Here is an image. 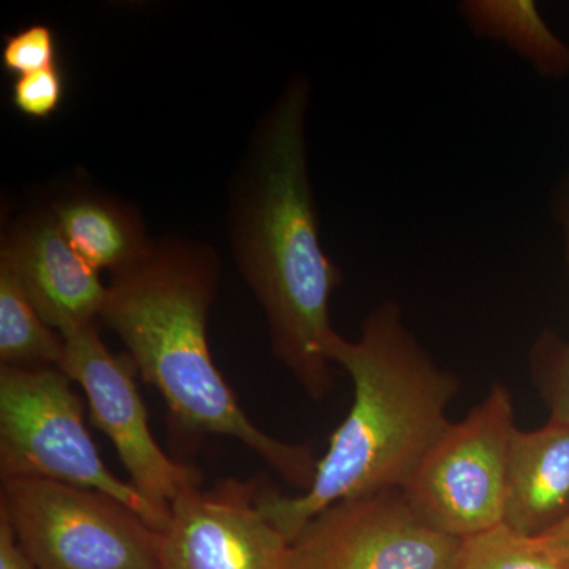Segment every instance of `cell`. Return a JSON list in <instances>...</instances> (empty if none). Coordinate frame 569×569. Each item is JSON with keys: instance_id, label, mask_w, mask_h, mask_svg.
I'll list each match as a JSON object with an SVG mask.
<instances>
[{"instance_id": "4fadbf2b", "label": "cell", "mask_w": 569, "mask_h": 569, "mask_svg": "<svg viewBox=\"0 0 569 569\" xmlns=\"http://www.w3.org/2000/svg\"><path fill=\"white\" fill-rule=\"evenodd\" d=\"M458 11L475 37L500 41L539 77H568L569 44L549 28L533 0H463Z\"/></svg>"}, {"instance_id": "5bb4252c", "label": "cell", "mask_w": 569, "mask_h": 569, "mask_svg": "<svg viewBox=\"0 0 569 569\" xmlns=\"http://www.w3.org/2000/svg\"><path fill=\"white\" fill-rule=\"evenodd\" d=\"M66 339L40 317L18 280L0 266V367L61 369Z\"/></svg>"}, {"instance_id": "30bf717a", "label": "cell", "mask_w": 569, "mask_h": 569, "mask_svg": "<svg viewBox=\"0 0 569 569\" xmlns=\"http://www.w3.org/2000/svg\"><path fill=\"white\" fill-rule=\"evenodd\" d=\"M0 266L61 336L102 318L108 287L63 238L51 211L33 212L3 236Z\"/></svg>"}, {"instance_id": "6da1fadb", "label": "cell", "mask_w": 569, "mask_h": 569, "mask_svg": "<svg viewBox=\"0 0 569 569\" xmlns=\"http://www.w3.org/2000/svg\"><path fill=\"white\" fill-rule=\"evenodd\" d=\"M310 81L284 84L254 134L234 198L233 244L239 269L263 307L272 353L313 400L335 387L329 302L342 271L326 254L309 164L306 121Z\"/></svg>"}, {"instance_id": "44dd1931", "label": "cell", "mask_w": 569, "mask_h": 569, "mask_svg": "<svg viewBox=\"0 0 569 569\" xmlns=\"http://www.w3.org/2000/svg\"><path fill=\"white\" fill-rule=\"evenodd\" d=\"M542 537L552 541L557 548L563 550L569 556V516L567 519L561 520L556 527L542 533Z\"/></svg>"}, {"instance_id": "ffe728a7", "label": "cell", "mask_w": 569, "mask_h": 569, "mask_svg": "<svg viewBox=\"0 0 569 569\" xmlns=\"http://www.w3.org/2000/svg\"><path fill=\"white\" fill-rule=\"evenodd\" d=\"M0 569H37L14 537L9 520L0 515Z\"/></svg>"}, {"instance_id": "8992f818", "label": "cell", "mask_w": 569, "mask_h": 569, "mask_svg": "<svg viewBox=\"0 0 569 569\" xmlns=\"http://www.w3.org/2000/svg\"><path fill=\"white\" fill-rule=\"evenodd\" d=\"M515 403L503 383L462 421L452 422L402 490L427 526L449 537H478L503 526Z\"/></svg>"}, {"instance_id": "7c38bea8", "label": "cell", "mask_w": 569, "mask_h": 569, "mask_svg": "<svg viewBox=\"0 0 569 569\" xmlns=\"http://www.w3.org/2000/svg\"><path fill=\"white\" fill-rule=\"evenodd\" d=\"M63 238L96 271L112 274L141 260L153 242L132 208L99 194L63 198L51 209Z\"/></svg>"}, {"instance_id": "ac0fdd59", "label": "cell", "mask_w": 569, "mask_h": 569, "mask_svg": "<svg viewBox=\"0 0 569 569\" xmlns=\"http://www.w3.org/2000/svg\"><path fill=\"white\" fill-rule=\"evenodd\" d=\"M62 71L59 66L24 74L14 80L11 102L21 114L32 119H48L61 108L63 100Z\"/></svg>"}, {"instance_id": "277c9868", "label": "cell", "mask_w": 569, "mask_h": 569, "mask_svg": "<svg viewBox=\"0 0 569 569\" xmlns=\"http://www.w3.org/2000/svg\"><path fill=\"white\" fill-rule=\"evenodd\" d=\"M71 383L58 367H0V477L100 490L132 508L152 529L163 531L167 519L104 466Z\"/></svg>"}, {"instance_id": "9c48e42d", "label": "cell", "mask_w": 569, "mask_h": 569, "mask_svg": "<svg viewBox=\"0 0 569 569\" xmlns=\"http://www.w3.org/2000/svg\"><path fill=\"white\" fill-rule=\"evenodd\" d=\"M260 479L186 490L162 531V569H290V539L260 507Z\"/></svg>"}, {"instance_id": "e0dca14e", "label": "cell", "mask_w": 569, "mask_h": 569, "mask_svg": "<svg viewBox=\"0 0 569 569\" xmlns=\"http://www.w3.org/2000/svg\"><path fill=\"white\" fill-rule=\"evenodd\" d=\"M2 63L17 78L58 66V39L54 31L44 24H32L7 37L2 48Z\"/></svg>"}, {"instance_id": "52a82bcc", "label": "cell", "mask_w": 569, "mask_h": 569, "mask_svg": "<svg viewBox=\"0 0 569 569\" xmlns=\"http://www.w3.org/2000/svg\"><path fill=\"white\" fill-rule=\"evenodd\" d=\"M460 550L391 490L318 512L290 542V569H458Z\"/></svg>"}, {"instance_id": "d6986e66", "label": "cell", "mask_w": 569, "mask_h": 569, "mask_svg": "<svg viewBox=\"0 0 569 569\" xmlns=\"http://www.w3.org/2000/svg\"><path fill=\"white\" fill-rule=\"evenodd\" d=\"M550 213H552L553 222L560 228L565 264L569 272V162L567 170L553 189L552 198H550Z\"/></svg>"}, {"instance_id": "2e32d148", "label": "cell", "mask_w": 569, "mask_h": 569, "mask_svg": "<svg viewBox=\"0 0 569 569\" xmlns=\"http://www.w3.org/2000/svg\"><path fill=\"white\" fill-rule=\"evenodd\" d=\"M535 383L550 411V421L569 425V340L541 332L530 351Z\"/></svg>"}, {"instance_id": "ba28073f", "label": "cell", "mask_w": 569, "mask_h": 569, "mask_svg": "<svg viewBox=\"0 0 569 569\" xmlns=\"http://www.w3.org/2000/svg\"><path fill=\"white\" fill-rule=\"evenodd\" d=\"M62 337V372L84 391L92 422L114 445L130 485L170 522L176 498L201 486L203 477L193 467L171 459L157 443L130 358L112 355L96 325L71 329Z\"/></svg>"}, {"instance_id": "3957f363", "label": "cell", "mask_w": 569, "mask_h": 569, "mask_svg": "<svg viewBox=\"0 0 569 569\" xmlns=\"http://www.w3.org/2000/svg\"><path fill=\"white\" fill-rule=\"evenodd\" d=\"M219 271L209 247L153 242L138 263L112 274L100 320L121 339L142 380L160 392L176 432L233 438L306 492L318 466L312 449L254 425L213 362L208 317Z\"/></svg>"}, {"instance_id": "9a60e30c", "label": "cell", "mask_w": 569, "mask_h": 569, "mask_svg": "<svg viewBox=\"0 0 569 569\" xmlns=\"http://www.w3.org/2000/svg\"><path fill=\"white\" fill-rule=\"evenodd\" d=\"M458 569H569V556L542 535L500 526L462 541Z\"/></svg>"}, {"instance_id": "8fae6325", "label": "cell", "mask_w": 569, "mask_h": 569, "mask_svg": "<svg viewBox=\"0 0 569 569\" xmlns=\"http://www.w3.org/2000/svg\"><path fill=\"white\" fill-rule=\"evenodd\" d=\"M569 516V425L550 421L516 430L508 463L503 526L537 535Z\"/></svg>"}, {"instance_id": "7a4b0ae2", "label": "cell", "mask_w": 569, "mask_h": 569, "mask_svg": "<svg viewBox=\"0 0 569 569\" xmlns=\"http://www.w3.org/2000/svg\"><path fill=\"white\" fill-rule=\"evenodd\" d=\"M331 361L353 380L355 399L318 459L312 485L298 497L260 489L261 509L290 542L331 505L406 489L452 425L447 411L459 378L437 365L397 302L370 310L358 340L337 337Z\"/></svg>"}, {"instance_id": "5b68a950", "label": "cell", "mask_w": 569, "mask_h": 569, "mask_svg": "<svg viewBox=\"0 0 569 569\" xmlns=\"http://www.w3.org/2000/svg\"><path fill=\"white\" fill-rule=\"evenodd\" d=\"M0 515L37 569H162V531L100 490L2 479Z\"/></svg>"}]
</instances>
